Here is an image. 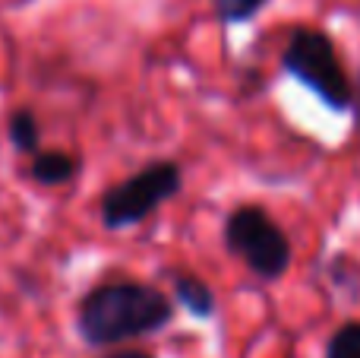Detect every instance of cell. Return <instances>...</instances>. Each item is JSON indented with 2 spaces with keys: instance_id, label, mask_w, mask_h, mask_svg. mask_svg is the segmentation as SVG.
Masks as SVG:
<instances>
[{
  "instance_id": "cell-1",
  "label": "cell",
  "mask_w": 360,
  "mask_h": 358,
  "mask_svg": "<svg viewBox=\"0 0 360 358\" xmlns=\"http://www.w3.org/2000/svg\"><path fill=\"white\" fill-rule=\"evenodd\" d=\"M174 321V304L158 285L136 279L98 283L76 304V330L92 349L143 340Z\"/></svg>"
},
{
  "instance_id": "cell-2",
  "label": "cell",
  "mask_w": 360,
  "mask_h": 358,
  "mask_svg": "<svg viewBox=\"0 0 360 358\" xmlns=\"http://www.w3.org/2000/svg\"><path fill=\"white\" fill-rule=\"evenodd\" d=\"M281 70L307 86L332 111H354V80L323 29L297 25L281 51Z\"/></svg>"
},
{
  "instance_id": "cell-3",
  "label": "cell",
  "mask_w": 360,
  "mask_h": 358,
  "mask_svg": "<svg viewBox=\"0 0 360 358\" xmlns=\"http://www.w3.org/2000/svg\"><path fill=\"white\" fill-rule=\"evenodd\" d=\"M224 251L237 257L256 279L275 283L291 270V238L262 206L243 203L224 219Z\"/></svg>"
},
{
  "instance_id": "cell-4",
  "label": "cell",
  "mask_w": 360,
  "mask_h": 358,
  "mask_svg": "<svg viewBox=\"0 0 360 358\" xmlns=\"http://www.w3.org/2000/svg\"><path fill=\"white\" fill-rule=\"evenodd\" d=\"M184 187V171L174 159H158L146 168L133 171L127 181H117L101 194L98 216L101 226L111 232H124L149 216H155L165 203H171Z\"/></svg>"
},
{
  "instance_id": "cell-5",
  "label": "cell",
  "mask_w": 360,
  "mask_h": 358,
  "mask_svg": "<svg viewBox=\"0 0 360 358\" xmlns=\"http://www.w3.org/2000/svg\"><path fill=\"white\" fill-rule=\"evenodd\" d=\"M79 171L82 159L70 149H41L29 162V178L41 187H63V184L76 181Z\"/></svg>"
},
{
  "instance_id": "cell-6",
  "label": "cell",
  "mask_w": 360,
  "mask_h": 358,
  "mask_svg": "<svg viewBox=\"0 0 360 358\" xmlns=\"http://www.w3.org/2000/svg\"><path fill=\"white\" fill-rule=\"evenodd\" d=\"M171 279V292H174V302L184 304L193 317H212L218 311V298H215V289L205 283L202 276L196 273H186V270H171L168 273Z\"/></svg>"
},
{
  "instance_id": "cell-7",
  "label": "cell",
  "mask_w": 360,
  "mask_h": 358,
  "mask_svg": "<svg viewBox=\"0 0 360 358\" xmlns=\"http://www.w3.org/2000/svg\"><path fill=\"white\" fill-rule=\"evenodd\" d=\"M6 133H10L13 149L22 152V156H38L41 152V124H38L32 108H16L10 114Z\"/></svg>"
},
{
  "instance_id": "cell-8",
  "label": "cell",
  "mask_w": 360,
  "mask_h": 358,
  "mask_svg": "<svg viewBox=\"0 0 360 358\" xmlns=\"http://www.w3.org/2000/svg\"><path fill=\"white\" fill-rule=\"evenodd\" d=\"M266 4L269 0H212V10H215L218 23L240 25V23H250Z\"/></svg>"
},
{
  "instance_id": "cell-9",
  "label": "cell",
  "mask_w": 360,
  "mask_h": 358,
  "mask_svg": "<svg viewBox=\"0 0 360 358\" xmlns=\"http://www.w3.org/2000/svg\"><path fill=\"white\" fill-rule=\"evenodd\" d=\"M326 358H360V321H348L329 336Z\"/></svg>"
},
{
  "instance_id": "cell-10",
  "label": "cell",
  "mask_w": 360,
  "mask_h": 358,
  "mask_svg": "<svg viewBox=\"0 0 360 358\" xmlns=\"http://www.w3.org/2000/svg\"><path fill=\"white\" fill-rule=\"evenodd\" d=\"M98 358H155L146 349H117V352H108V355H98Z\"/></svg>"
},
{
  "instance_id": "cell-11",
  "label": "cell",
  "mask_w": 360,
  "mask_h": 358,
  "mask_svg": "<svg viewBox=\"0 0 360 358\" xmlns=\"http://www.w3.org/2000/svg\"><path fill=\"white\" fill-rule=\"evenodd\" d=\"M354 124L360 130V73H357V82H354Z\"/></svg>"
}]
</instances>
